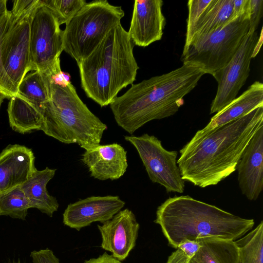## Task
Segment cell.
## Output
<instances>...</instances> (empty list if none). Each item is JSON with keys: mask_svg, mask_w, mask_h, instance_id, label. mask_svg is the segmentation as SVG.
Segmentation results:
<instances>
[{"mask_svg": "<svg viewBox=\"0 0 263 263\" xmlns=\"http://www.w3.org/2000/svg\"><path fill=\"white\" fill-rule=\"evenodd\" d=\"M263 125V106L217 127L180 150L177 160L184 181L204 188L216 185L236 170L242 154Z\"/></svg>", "mask_w": 263, "mask_h": 263, "instance_id": "obj_1", "label": "cell"}, {"mask_svg": "<svg viewBox=\"0 0 263 263\" xmlns=\"http://www.w3.org/2000/svg\"><path fill=\"white\" fill-rule=\"evenodd\" d=\"M205 74L200 66L184 63L169 72L132 84L109 105L116 123L133 135L149 121L174 115Z\"/></svg>", "mask_w": 263, "mask_h": 263, "instance_id": "obj_2", "label": "cell"}, {"mask_svg": "<svg viewBox=\"0 0 263 263\" xmlns=\"http://www.w3.org/2000/svg\"><path fill=\"white\" fill-rule=\"evenodd\" d=\"M154 222L175 249L186 240L208 237L235 241L254 225L253 219L235 215L189 195L167 199L158 207Z\"/></svg>", "mask_w": 263, "mask_h": 263, "instance_id": "obj_3", "label": "cell"}, {"mask_svg": "<svg viewBox=\"0 0 263 263\" xmlns=\"http://www.w3.org/2000/svg\"><path fill=\"white\" fill-rule=\"evenodd\" d=\"M134 47L120 23L89 56L77 63L82 89L101 107L110 105L120 90L136 80L139 67Z\"/></svg>", "mask_w": 263, "mask_h": 263, "instance_id": "obj_4", "label": "cell"}, {"mask_svg": "<svg viewBox=\"0 0 263 263\" xmlns=\"http://www.w3.org/2000/svg\"><path fill=\"white\" fill-rule=\"evenodd\" d=\"M50 83V82H49ZM50 99L43 106L41 130L65 144L85 150L99 145L107 125L82 101L73 85L50 83Z\"/></svg>", "mask_w": 263, "mask_h": 263, "instance_id": "obj_5", "label": "cell"}, {"mask_svg": "<svg viewBox=\"0 0 263 263\" xmlns=\"http://www.w3.org/2000/svg\"><path fill=\"white\" fill-rule=\"evenodd\" d=\"M124 16L121 6L106 0L87 3L66 24L64 51L77 63L85 59Z\"/></svg>", "mask_w": 263, "mask_h": 263, "instance_id": "obj_6", "label": "cell"}, {"mask_svg": "<svg viewBox=\"0 0 263 263\" xmlns=\"http://www.w3.org/2000/svg\"><path fill=\"white\" fill-rule=\"evenodd\" d=\"M249 29V21L239 17L224 26L192 40L183 48V63L200 66L206 74L212 75L232 59Z\"/></svg>", "mask_w": 263, "mask_h": 263, "instance_id": "obj_7", "label": "cell"}, {"mask_svg": "<svg viewBox=\"0 0 263 263\" xmlns=\"http://www.w3.org/2000/svg\"><path fill=\"white\" fill-rule=\"evenodd\" d=\"M39 0H16L10 10L9 26L2 46L5 72L17 92L29 72L31 22Z\"/></svg>", "mask_w": 263, "mask_h": 263, "instance_id": "obj_8", "label": "cell"}, {"mask_svg": "<svg viewBox=\"0 0 263 263\" xmlns=\"http://www.w3.org/2000/svg\"><path fill=\"white\" fill-rule=\"evenodd\" d=\"M64 30L58 18L43 1L39 2L31 22L29 72L47 73L60 61Z\"/></svg>", "mask_w": 263, "mask_h": 263, "instance_id": "obj_9", "label": "cell"}, {"mask_svg": "<svg viewBox=\"0 0 263 263\" xmlns=\"http://www.w3.org/2000/svg\"><path fill=\"white\" fill-rule=\"evenodd\" d=\"M126 141L137 150L149 179L165 187L167 192L182 193L185 181L177 165L176 151H167L153 135L125 136Z\"/></svg>", "mask_w": 263, "mask_h": 263, "instance_id": "obj_10", "label": "cell"}, {"mask_svg": "<svg viewBox=\"0 0 263 263\" xmlns=\"http://www.w3.org/2000/svg\"><path fill=\"white\" fill-rule=\"evenodd\" d=\"M258 39L256 31L248 32L230 62L212 74L218 87L211 103V114L219 112L236 98L249 76L251 61Z\"/></svg>", "mask_w": 263, "mask_h": 263, "instance_id": "obj_11", "label": "cell"}, {"mask_svg": "<svg viewBox=\"0 0 263 263\" xmlns=\"http://www.w3.org/2000/svg\"><path fill=\"white\" fill-rule=\"evenodd\" d=\"M140 224L135 215L126 208L121 210L110 220L98 224L101 236V247L122 261L136 246Z\"/></svg>", "mask_w": 263, "mask_h": 263, "instance_id": "obj_12", "label": "cell"}, {"mask_svg": "<svg viewBox=\"0 0 263 263\" xmlns=\"http://www.w3.org/2000/svg\"><path fill=\"white\" fill-rule=\"evenodd\" d=\"M119 196H92L69 204L63 214L64 225L80 231L95 222L110 220L125 206Z\"/></svg>", "mask_w": 263, "mask_h": 263, "instance_id": "obj_13", "label": "cell"}, {"mask_svg": "<svg viewBox=\"0 0 263 263\" xmlns=\"http://www.w3.org/2000/svg\"><path fill=\"white\" fill-rule=\"evenodd\" d=\"M162 0L134 2L128 34L133 44L145 47L162 39L165 19Z\"/></svg>", "mask_w": 263, "mask_h": 263, "instance_id": "obj_14", "label": "cell"}, {"mask_svg": "<svg viewBox=\"0 0 263 263\" xmlns=\"http://www.w3.org/2000/svg\"><path fill=\"white\" fill-rule=\"evenodd\" d=\"M241 192L250 200H256L263 189V125L249 141L236 166Z\"/></svg>", "mask_w": 263, "mask_h": 263, "instance_id": "obj_15", "label": "cell"}, {"mask_svg": "<svg viewBox=\"0 0 263 263\" xmlns=\"http://www.w3.org/2000/svg\"><path fill=\"white\" fill-rule=\"evenodd\" d=\"M81 160L90 176L100 180L118 179L123 176L128 166L127 152L117 143L99 144L85 150Z\"/></svg>", "mask_w": 263, "mask_h": 263, "instance_id": "obj_16", "label": "cell"}, {"mask_svg": "<svg viewBox=\"0 0 263 263\" xmlns=\"http://www.w3.org/2000/svg\"><path fill=\"white\" fill-rule=\"evenodd\" d=\"M32 151L19 144L9 145L0 153V193L20 186L36 168Z\"/></svg>", "mask_w": 263, "mask_h": 263, "instance_id": "obj_17", "label": "cell"}, {"mask_svg": "<svg viewBox=\"0 0 263 263\" xmlns=\"http://www.w3.org/2000/svg\"><path fill=\"white\" fill-rule=\"evenodd\" d=\"M260 106H263V84L255 81L240 96L217 112L208 125L198 130L190 141H196L210 131L239 118Z\"/></svg>", "mask_w": 263, "mask_h": 263, "instance_id": "obj_18", "label": "cell"}, {"mask_svg": "<svg viewBox=\"0 0 263 263\" xmlns=\"http://www.w3.org/2000/svg\"><path fill=\"white\" fill-rule=\"evenodd\" d=\"M56 170L46 167L42 170L36 168L31 177L20 187L28 200L31 208H36L49 217H52L59 206L55 197L50 195L46 186L53 178Z\"/></svg>", "mask_w": 263, "mask_h": 263, "instance_id": "obj_19", "label": "cell"}, {"mask_svg": "<svg viewBox=\"0 0 263 263\" xmlns=\"http://www.w3.org/2000/svg\"><path fill=\"white\" fill-rule=\"evenodd\" d=\"M8 115L10 127L21 134L41 130L43 123L42 108L16 95L10 99Z\"/></svg>", "mask_w": 263, "mask_h": 263, "instance_id": "obj_20", "label": "cell"}, {"mask_svg": "<svg viewBox=\"0 0 263 263\" xmlns=\"http://www.w3.org/2000/svg\"><path fill=\"white\" fill-rule=\"evenodd\" d=\"M200 247L189 263H239L235 241L215 237L200 238Z\"/></svg>", "mask_w": 263, "mask_h": 263, "instance_id": "obj_21", "label": "cell"}, {"mask_svg": "<svg viewBox=\"0 0 263 263\" xmlns=\"http://www.w3.org/2000/svg\"><path fill=\"white\" fill-rule=\"evenodd\" d=\"M233 3V0H211L195 24L190 43L192 39L218 29L235 20Z\"/></svg>", "mask_w": 263, "mask_h": 263, "instance_id": "obj_22", "label": "cell"}, {"mask_svg": "<svg viewBox=\"0 0 263 263\" xmlns=\"http://www.w3.org/2000/svg\"><path fill=\"white\" fill-rule=\"evenodd\" d=\"M16 95L42 108L44 104L50 99L48 76L40 71L29 72L18 86Z\"/></svg>", "mask_w": 263, "mask_h": 263, "instance_id": "obj_23", "label": "cell"}, {"mask_svg": "<svg viewBox=\"0 0 263 263\" xmlns=\"http://www.w3.org/2000/svg\"><path fill=\"white\" fill-rule=\"evenodd\" d=\"M235 242L238 250L239 263H263V221Z\"/></svg>", "mask_w": 263, "mask_h": 263, "instance_id": "obj_24", "label": "cell"}, {"mask_svg": "<svg viewBox=\"0 0 263 263\" xmlns=\"http://www.w3.org/2000/svg\"><path fill=\"white\" fill-rule=\"evenodd\" d=\"M30 204L20 186L0 193V216L25 220Z\"/></svg>", "mask_w": 263, "mask_h": 263, "instance_id": "obj_25", "label": "cell"}, {"mask_svg": "<svg viewBox=\"0 0 263 263\" xmlns=\"http://www.w3.org/2000/svg\"><path fill=\"white\" fill-rule=\"evenodd\" d=\"M10 15L11 11L8 9L0 13V92L7 99L17 94L16 90L5 72L2 61V46L9 26Z\"/></svg>", "mask_w": 263, "mask_h": 263, "instance_id": "obj_26", "label": "cell"}, {"mask_svg": "<svg viewBox=\"0 0 263 263\" xmlns=\"http://www.w3.org/2000/svg\"><path fill=\"white\" fill-rule=\"evenodd\" d=\"M57 15L61 25L67 23L86 4L85 0H44Z\"/></svg>", "mask_w": 263, "mask_h": 263, "instance_id": "obj_27", "label": "cell"}, {"mask_svg": "<svg viewBox=\"0 0 263 263\" xmlns=\"http://www.w3.org/2000/svg\"><path fill=\"white\" fill-rule=\"evenodd\" d=\"M211 1V0H190L188 1V17L186 20V31L184 47L189 45L192 32L195 24Z\"/></svg>", "mask_w": 263, "mask_h": 263, "instance_id": "obj_28", "label": "cell"}, {"mask_svg": "<svg viewBox=\"0 0 263 263\" xmlns=\"http://www.w3.org/2000/svg\"><path fill=\"white\" fill-rule=\"evenodd\" d=\"M200 247L198 240H186L170 255L166 263H189Z\"/></svg>", "mask_w": 263, "mask_h": 263, "instance_id": "obj_29", "label": "cell"}, {"mask_svg": "<svg viewBox=\"0 0 263 263\" xmlns=\"http://www.w3.org/2000/svg\"><path fill=\"white\" fill-rule=\"evenodd\" d=\"M262 0H249L247 8L249 21V33H253L256 31L262 15Z\"/></svg>", "mask_w": 263, "mask_h": 263, "instance_id": "obj_30", "label": "cell"}, {"mask_svg": "<svg viewBox=\"0 0 263 263\" xmlns=\"http://www.w3.org/2000/svg\"><path fill=\"white\" fill-rule=\"evenodd\" d=\"M32 263H60L53 251L48 249L32 251L30 255Z\"/></svg>", "mask_w": 263, "mask_h": 263, "instance_id": "obj_31", "label": "cell"}, {"mask_svg": "<svg viewBox=\"0 0 263 263\" xmlns=\"http://www.w3.org/2000/svg\"><path fill=\"white\" fill-rule=\"evenodd\" d=\"M7 0H0V13L7 10Z\"/></svg>", "mask_w": 263, "mask_h": 263, "instance_id": "obj_32", "label": "cell"}, {"mask_svg": "<svg viewBox=\"0 0 263 263\" xmlns=\"http://www.w3.org/2000/svg\"><path fill=\"white\" fill-rule=\"evenodd\" d=\"M5 97L3 96V95L0 92V108L1 106V105L3 102L4 99H5Z\"/></svg>", "mask_w": 263, "mask_h": 263, "instance_id": "obj_33", "label": "cell"}, {"mask_svg": "<svg viewBox=\"0 0 263 263\" xmlns=\"http://www.w3.org/2000/svg\"><path fill=\"white\" fill-rule=\"evenodd\" d=\"M13 263H21L19 261L18 262H13Z\"/></svg>", "mask_w": 263, "mask_h": 263, "instance_id": "obj_34", "label": "cell"}]
</instances>
